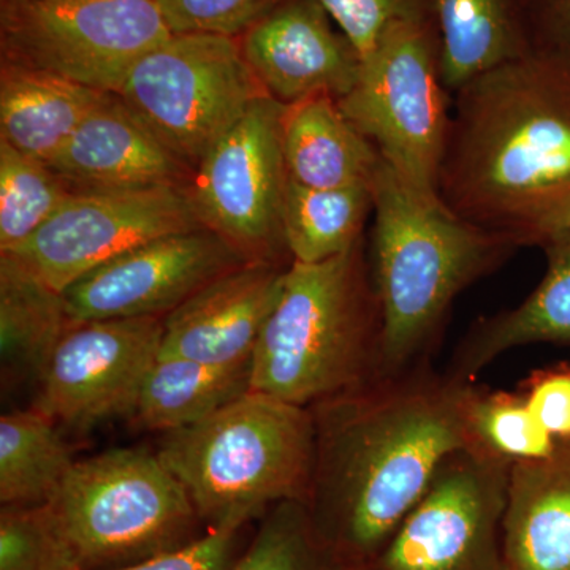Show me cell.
Here are the masks:
<instances>
[{
    "instance_id": "6da1fadb",
    "label": "cell",
    "mask_w": 570,
    "mask_h": 570,
    "mask_svg": "<svg viewBox=\"0 0 570 570\" xmlns=\"http://www.w3.org/2000/svg\"><path fill=\"white\" fill-rule=\"evenodd\" d=\"M469 385L422 365L309 407L316 448L305 504L343 568L374 564L445 460L469 449Z\"/></svg>"
},
{
    "instance_id": "7a4b0ae2",
    "label": "cell",
    "mask_w": 570,
    "mask_h": 570,
    "mask_svg": "<svg viewBox=\"0 0 570 570\" xmlns=\"http://www.w3.org/2000/svg\"><path fill=\"white\" fill-rule=\"evenodd\" d=\"M438 195L466 223L546 249L570 232V71L530 52L453 94Z\"/></svg>"
},
{
    "instance_id": "3957f363",
    "label": "cell",
    "mask_w": 570,
    "mask_h": 570,
    "mask_svg": "<svg viewBox=\"0 0 570 570\" xmlns=\"http://www.w3.org/2000/svg\"><path fill=\"white\" fill-rule=\"evenodd\" d=\"M371 279L381 309V379L422 366L453 303L515 243L461 219L382 163L373 183Z\"/></svg>"
},
{
    "instance_id": "277c9868",
    "label": "cell",
    "mask_w": 570,
    "mask_h": 570,
    "mask_svg": "<svg viewBox=\"0 0 570 570\" xmlns=\"http://www.w3.org/2000/svg\"><path fill=\"white\" fill-rule=\"evenodd\" d=\"M381 309L365 246L292 261L253 360L250 390L313 407L381 379Z\"/></svg>"
},
{
    "instance_id": "5b68a950",
    "label": "cell",
    "mask_w": 570,
    "mask_h": 570,
    "mask_svg": "<svg viewBox=\"0 0 570 570\" xmlns=\"http://www.w3.org/2000/svg\"><path fill=\"white\" fill-rule=\"evenodd\" d=\"M316 426L309 407L249 392L165 433L157 455L206 527H245L284 501L306 502Z\"/></svg>"
},
{
    "instance_id": "8992f818",
    "label": "cell",
    "mask_w": 570,
    "mask_h": 570,
    "mask_svg": "<svg viewBox=\"0 0 570 570\" xmlns=\"http://www.w3.org/2000/svg\"><path fill=\"white\" fill-rule=\"evenodd\" d=\"M50 505L89 570L181 549L200 538L204 523L174 472L142 449L75 461Z\"/></svg>"
},
{
    "instance_id": "52a82bcc",
    "label": "cell",
    "mask_w": 570,
    "mask_h": 570,
    "mask_svg": "<svg viewBox=\"0 0 570 570\" xmlns=\"http://www.w3.org/2000/svg\"><path fill=\"white\" fill-rule=\"evenodd\" d=\"M337 104L382 163L420 193L438 195L453 96L442 78L433 14L389 28L363 59L354 89Z\"/></svg>"
},
{
    "instance_id": "ba28073f",
    "label": "cell",
    "mask_w": 570,
    "mask_h": 570,
    "mask_svg": "<svg viewBox=\"0 0 570 570\" xmlns=\"http://www.w3.org/2000/svg\"><path fill=\"white\" fill-rule=\"evenodd\" d=\"M116 96L195 174L214 142L269 94L239 40L171 33L135 63Z\"/></svg>"
},
{
    "instance_id": "9c48e42d",
    "label": "cell",
    "mask_w": 570,
    "mask_h": 570,
    "mask_svg": "<svg viewBox=\"0 0 570 570\" xmlns=\"http://www.w3.org/2000/svg\"><path fill=\"white\" fill-rule=\"evenodd\" d=\"M0 29L3 61L108 94L171 36L157 0H2Z\"/></svg>"
},
{
    "instance_id": "30bf717a",
    "label": "cell",
    "mask_w": 570,
    "mask_h": 570,
    "mask_svg": "<svg viewBox=\"0 0 570 570\" xmlns=\"http://www.w3.org/2000/svg\"><path fill=\"white\" fill-rule=\"evenodd\" d=\"M284 108L272 96L255 100L206 153L190 184L202 223L247 262L291 257L283 230Z\"/></svg>"
},
{
    "instance_id": "8fae6325",
    "label": "cell",
    "mask_w": 570,
    "mask_h": 570,
    "mask_svg": "<svg viewBox=\"0 0 570 570\" xmlns=\"http://www.w3.org/2000/svg\"><path fill=\"white\" fill-rule=\"evenodd\" d=\"M512 464L475 449L445 460L381 557L379 570H509L502 521Z\"/></svg>"
},
{
    "instance_id": "7c38bea8",
    "label": "cell",
    "mask_w": 570,
    "mask_h": 570,
    "mask_svg": "<svg viewBox=\"0 0 570 570\" xmlns=\"http://www.w3.org/2000/svg\"><path fill=\"white\" fill-rule=\"evenodd\" d=\"M202 227L190 184L75 193L29 242L6 254L14 255L63 294L134 247Z\"/></svg>"
},
{
    "instance_id": "4fadbf2b",
    "label": "cell",
    "mask_w": 570,
    "mask_h": 570,
    "mask_svg": "<svg viewBox=\"0 0 570 570\" xmlns=\"http://www.w3.org/2000/svg\"><path fill=\"white\" fill-rule=\"evenodd\" d=\"M164 318L71 322L37 379L32 407L78 430L134 417L142 381L159 356Z\"/></svg>"
},
{
    "instance_id": "5bb4252c",
    "label": "cell",
    "mask_w": 570,
    "mask_h": 570,
    "mask_svg": "<svg viewBox=\"0 0 570 570\" xmlns=\"http://www.w3.org/2000/svg\"><path fill=\"white\" fill-rule=\"evenodd\" d=\"M249 264L209 228L179 232L134 247L66 292L71 322L165 317L214 279Z\"/></svg>"
},
{
    "instance_id": "9a60e30c",
    "label": "cell",
    "mask_w": 570,
    "mask_h": 570,
    "mask_svg": "<svg viewBox=\"0 0 570 570\" xmlns=\"http://www.w3.org/2000/svg\"><path fill=\"white\" fill-rule=\"evenodd\" d=\"M239 43L266 92L284 105L318 94L343 99L358 81L362 61L318 0H281Z\"/></svg>"
},
{
    "instance_id": "2e32d148",
    "label": "cell",
    "mask_w": 570,
    "mask_h": 570,
    "mask_svg": "<svg viewBox=\"0 0 570 570\" xmlns=\"http://www.w3.org/2000/svg\"><path fill=\"white\" fill-rule=\"evenodd\" d=\"M291 264L249 262L205 285L165 316L159 354L249 365Z\"/></svg>"
},
{
    "instance_id": "e0dca14e",
    "label": "cell",
    "mask_w": 570,
    "mask_h": 570,
    "mask_svg": "<svg viewBox=\"0 0 570 570\" xmlns=\"http://www.w3.org/2000/svg\"><path fill=\"white\" fill-rule=\"evenodd\" d=\"M47 165L73 193L189 186L194 178L116 94L86 116Z\"/></svg>"
},
{
    "instance_id": "ac0fdd59",
    "label": "cell",
    "mask_w": 570,
    "mask_h": 570,
    "mask_svg": "<svg viewBox=\"0 0 570 570\" xmlns=\"http://www.w3.org/2000/svg\"><path fill=\"white\" fill-rule=\"evenodd\" d=\"M502 546L509 570H570V439L510 468Z\"/></svg>"
},
{
    "instance_id": "d6986e66",
    "label": "cell",
    "mask_w": 570,
    "mask_h": 570,
    "mask_svg": "<svg viewBox=\"0 0 570 570\" xmlns=\"http://www.w3.org/2000/svg\"><path fill=\"white\" fill-rule=\"evenodd\" d=\"M547 272L519 306L480 318L453 356L449 374L472 381L512 348L570 346V232L547 246Z\"/></svg>"
},
{
    "instance_id": "ffe728a7",
    "label": "cell",
    "mask_w": 570,
    "mask_h": 570,
    "mask_svg": "<svg viewBox=\"0 0 570 570\" xmlns=\"http://www.w3.org/2000/svg\"><path fill=\"white\" fill-rule=\"evenodd\" d=\"M283 153L292 181L311 189L373 184L381 156L328 94L285 105Z\"/></svg>"
},
{
    "instance_id": "44dd1931",
    "label": "cell",
    "mask_w": 570,
    "mask_h": 570,
    "mask_svg": "<svg viewBox=\"0 0 570 570\" xmlns=\"http://www.w3.org/2000/svg\"><path fill=\"white\" fill-rule=\"evenodd\" d=\"M108 92L9 61L0 71V138L48 164Z\"/></svg>"
},
{
    "instance_id": "7402d4cb",
    "label": "cell",
    "mask_w": 570,
    "mask_h": 570,
    "mask_svg": "<svg viewBox=\"0 0 570 570\" xmlns=\"http://www.w3.org/2000/svg\"><path fill=\"white\" fill-rule=\"evenodd\" d=\"M450 92L532 52L528 0H430Z\"/></svg>"
},
{
    "instance_id": "603a6c76",
    "label": "cell",
    "mask_w": 570,
    "mask_h": 570,
    "mask_svg": "<svg viewBox=\"0 0 570 570\" xmlns=\"http://www.w3.org/2000/svg\"><path fill=\"white\" fill-rule=\"evenodd\" d=\"M250 390V363L214 366L160 355L142 381L134 417L149 431L181 430L219 411Z\"/></svg>"
},
{
    "instance_id": "cb8c5ba5",
    "label": "cell",
    "mask_w": 570,
    "mask_h": 570,
    "mask_svg": "<svg viewBox=\"0 0 570 570\" xmlns=\"http://www.w3.org/2000/svg\"><path fill=\"white\" fill-rule=\"evenodd\" d=\"M71 324L62 292L14 255L0 254V354L3 371L39 379Z\"/></svg>"
},
{
    "instance_id": "d4e9b609",
    "label": "cell",
    "mask_w": 570,
    "mask_h": 570,
    "mask_svg": "<svg viewBox=\"0 0 570 570\" xmlns=\"http://www.w3.org/2000/svg\"><path fill=\"white\" fill-rule=\"evenodd\" d=\"M374 209L373 184L311 189L288 178L283 206L285 246L292 261L318 264L363 239Z\"/></svg>"
},
{
    "instance_id": "484cf974",
    "label": "cell",
    "mask_w": 570,
    "mask_h": 570,
    "mask_svg": "<svg viewBox=\"0 0 570 570\" xmlns=\"http://www.w3.org/2000/svg\"><path fill=\"white\" fill-rule=\"evenodd\" d=\"M69 445L50 417L32 407L0 417V502L50 504L73 468Z\"/></svg>"
},
{
    "instance_id": "4316f807",
    "label": "cell",
    "mask_w": 570,
    "mask_h": 570,
    "mask_svg": "<svg viewBox=\"0 0 570 570\" xmlns=\"http://www.w3.org/2000/svg\"><path fill=\"white\" fill-rule=\"evenodd\" d=\"M73 194L47 164L0 138V254L29 242Z\"/></svg>"
},
{
    "instance_id": "83f0119b",
    "label": "cell",
    "mask_w": 570,
    "mask_h": 570,
    "mask_svg": "<svg viewBox=\"0 0 570 570\" xmlns=\"http://www.w3.org/2000/svg\"><path fill=\"white\" fill-rule=\"evenodd\" d=\"M469 449L510 464L547 459L558 441L532 414L521 393L469 385L464 400Z\"/></svg>"
},
{
    "instance_id": "f1b7e54d",
    "label": "cell",
    "mask_w": 570,
    "mask_h": 570,
    "mask_svg": "<svg viewBox=\"0 0 570 570\" xmlns=\"http://www.w3.org/2000/svg\"><path fill=\"white\" fill-rule=\"evenodd\" d=\"M261 519L249 546L228 570L346 569L322 546L305 502H279Z\"/></svg>"
},
{
    "instance_id": "f546056e",
    "label": "cell",
    "mask_w": 570,
    "mask_h": 570,
    "mask_svg": "<svg viewBox=\"0 0 570 570\" xmlns=\"http://www.w3.org/2000/svg\"><path fill=\"white\" fill-rule=\"evenodd\" d=\"M80 569V554L50 504L2 505L0 570Z\"/></svg>"
},
{
    "instance_id": "4dcf8cb0",
    "label": "cell",
    "mask_w": 570,
    "mask_h": 570,
    "mask_svg": "<svg viewBox=\"0 0 570 570\" xmlns=\"http://www.w3.org/2000/svg\"><path fill=\"white\" fill-rule=\"evenodd\" d=\"M281 0H157L171 33L243 36Z\"/></svg>"
},
{
    "instance_id": "1f68e13d",
    "label": "cell",
    "mask_w": 570,
    "mask_h": 570,
    "mask_svg": "<svg viewBox=\"0 0 570 570\" xmlns=\"http://www.w3.org/2000/svg\"><path fill=\"white\" fill-rule=\"evenodd\" d=\"M340 32L351 41L360 61L397 21L433 14L430 0H318Z\"/></svg>"
},
{
    "instance_id": "d6a6232c",
    "label": "cell",
    "mask_w": 570,
    "mask_h": 570,
    "mask_svg": "<svg viewBox=\"0 0 570 570\" xmlns=\"http://www.w3.org/2000/svg\"><path fill=\"white\" fill-rule=\"evenodd\" d=\"M242 528L236 524L208 528L205 534L181 549L135 564L105 570H228L235 561L236 542Z\"/></svg>"
},
{
    "instance_id": "836d02e7",
    "label": "cell",
    "mask_w": 570,
    "mask_h": 570,
    "mask_svg": "<svg viewBox=\"0 0 570 570\" xmlns=\"http://www.w3.org/2000/svg\"><path fill=\"white\" fill-rule=\"evenodd\" d=\"M540 425L557 439H570V363L532 373L521 390Z\"/></svg>"
},
{
    "instance_id": "e575fe53",
    "label": "cell",
    "mask_w": 570,
    "mask_h": 570,
    "mask_svg": "<svg viewBox=\"0 0 570 570\" xmlns=\"http://www.w3.org/2000/svg\"><path fill=\"white\" fill-rule=\"evenodd\" d=\"M532 52L570 71V0H528Z\"/></svg>"
},
{
    "instance_id": "d590c367",
    "label": "cell",
    "mask_w": 570,
    "mask_h": 570,
    "mask_svg": "<svg viewBox=\"0 0 570 570\" xmlns=\"http://www.w3.org/2000/svg\"><path fill=\"white\" fill-rule=\"evenodd\" d=\"M344 570H379L374 566H360V568H347Z\"/></svg>"
}]
</instances>
